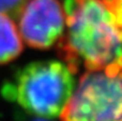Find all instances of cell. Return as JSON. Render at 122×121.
I'll use <instances>...</instances> for the list:
<instances>
[{"label":"cell","instance_id":"obj_1","mask_svg":"<svg viewBox=\"0 0 122 121\" xmlns=\"http://www.w3.org/2000/svg\"><path fill=\"white\" fill-rule=\"evenodd\" d=\"M63 2L66 25L57 48L70 71L122 72V0Z\"/></svg>","mask_w":122,"mask_h":121},{"label":"cell","instance_id":"obj_2","mask_svg":"<svg viewBox=\"0 0 122 121\" xmlns=\"http://www.w3.org/2000/svg\"><path fill=\"white\" fill-rule=\"evenodd\" d=\"M73 73L57 60L32 62L18 70L2 87L5 99L42 118L60 116L73 93Z\"/></svg>","mask_w":122,"mask_h":121},{"label":"cell","instance_id":"obj_3","mask_svg":"<svg viewBox=\"0 0 122 121\" xmlns=\"http://www.w3.org/2000/svg\"><path fill=\"white\" fill-rule=\"evenodd\" d=\"M61 121H122V72L86 71L60 114Z\"/></svg>","mask_w":122,"mask_h":121},{"label":"cell","instance_id":"obj_4","mask_svg":"<svg viewBox=\"0 0 122 121\" xmlns=\"http://www.w3.org/2000/svg\"><path fill=\"white\" fill-rule=\"evenodd\" d=\"M16 18L21 40L32 48L47 49L64 32L66 11L63 0H27Z\"/></svg>","mask_w":122,"mask_h":121},{"label":"cell","instance_id":"obj_5","mask_svg":"<svg viewBox=\"0 0 122 121\" xmlns=\"http://www.w3.org/2000/svg\"><path fill=\"white\" fill-rule=\"evenodd\" d=\"M23 50V40L13 18L0 13V64L13 61Z\"/></svg>","mask_w":122,"mask_h":121},{"label":"cell","instance_id":"obj_6","mask_svg":"<svg viewBox=\"0 0 122 121\" xmlns=\"http://www.w3.org/2000/svg\"><path fill=\"white\" fill-rule=\"evenodd\" d=\"M27 0H0V13L10 15L12 18H16L20 9Z\"/></svg>","mask_w":122,"mask_h":121},{"label":"cell","instance_id":"obj_7","mask_svg":"<svg viewBox=\"0 0 122 121\" xmlns=\"http://www.w3.org/2000/svg\"><path fill=\"white\" fill-rule=\"evenodd\" d=\"M36 121H45V120H36Z\"/></svg>","mask_w":122,"mask_h":121}]
</instances>
